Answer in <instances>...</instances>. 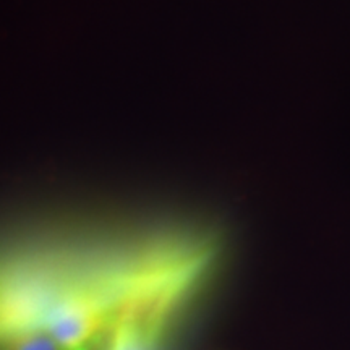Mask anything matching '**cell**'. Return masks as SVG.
Returning a JSON list of instances; mask_svg holds the SVG:
<instances>
[{
    "mask_svg": "<svg viewBox=\"0 0 350 350\" xmlns=\"http://www.w3.org/2000/svg\"><path fill=\"white\" fill-rule=\"evenodd\" d=\"M0 350H64L41 329H21L0 336Z\"/></svg>",
    "mask_w": 350,
    "mask_h": 350,
    "instance_id": "7a4b0ae2",
    "label": "cell"
},
{
    "mask_svg": "<svg viewBox=\"0 0 350 350\" xmlns=\"http://www.w3.org/2000/svg\"><path fill=\"white\" fill-rule=\"evenodd\" d=\"M183 292L138 301L116 319L113 350H161L167 312Z\"/></svg>",
    "mask_w": 350,
    "mask_h": 350,
    "instance_id": "6da1fadb",
    "label": "cell"
},
{
    "mask_svg": "<svg viewBox=\"0 0 350 350\" xmlns=\"http://www.w3.org/2000/svg\"><path fill=\"white\" fill-rule=\"evenodd\" d=\"M113 326H116V321L104 327L83 350H113Z\"/></svg>",
    "mask_w": 350,
    "mask_h": 350,
    "instance_id": "3957f363",
    "label": "cell"
}]
</instances>
